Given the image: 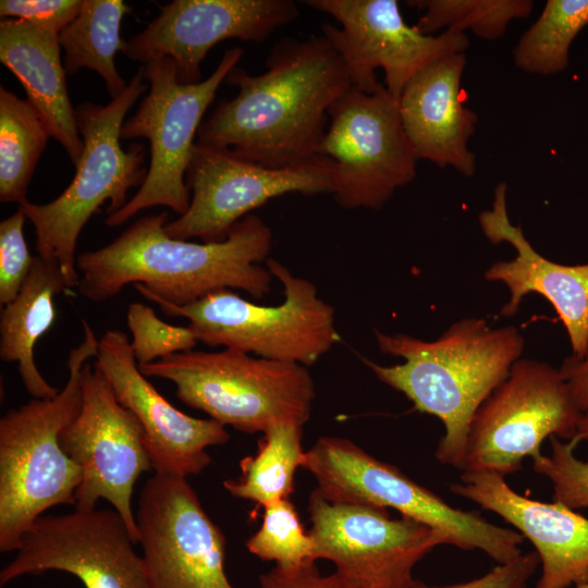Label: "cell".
Wrapping results in <instances>:
<instances>
[{"label":"cell","mask_w":588,"mask_h":588,"mask_svg":"<svg viewBox=\"0 0 588 588\" xmlns=\"http://www.w3.org/2000/svg\"><path fill=\"white\" fill-rule=\"evenodd\" d=\"M266 65L259 75L236 66L228 74L238 93L200 124L197 142L272 169L316 159L329 110L352 87L342 57L323 35L283 38Z\"/></svg>","instance_id":"6da1fadb"},{"label":"cell","mask_w":588,"mask_h":588,"mask_svg":"<svg viewBox=\"0 0 588 588\" xmlns=\"http://www.w3.org/2000/svg\"><path fill=\"white\" fill-rule=\"evenodd\" d=\"M169 213L145 216L110 244L76 258L78 293L95 303L133 284L156 304L188 305L221 289H237L254 298L270 293L272 274L259 265L272 245L270 228L248 215L217 243L170 237Z\"/></svg>","instance_id":"7a4b0ae2"},{"label":"cell","mask_w":588,"mask_h":588,"mask_svg":"<svg viewBox=\"0 0 588 588\" xmlns=\"http://www.w3.org/2000/svg\"><path fill=\"white\" fill-rule=\"evenodd\" d=\"M375 336L383 354L404 362L382 366L365 359V364L381 382L402 392L416 411L441 420L444 434L436 458L462 470L471 419L520 358L524 336L513 326L492 328L475 317L455 321L434 341L379 330Z\"/></svg>","instance_id":"3957f363"},{"label":"cell","mask_w":588,"mask_h":588,"mask_svg":"<svg viewBox=\"0 0 588 588\" xmlns=\"http://www.w3.org/2000/svg\"><path fill=\"white\" fill-rule=\"evenodd\" d=\"M84 340L71 350L69 379L52 399H33L0 419V551H17L23 536L48 509L75 505L82 470L59 436L79 413L82 369L96 357L98 339L83 320Z\"/></svg>","instance_id":"277c9868"},{"label":"cell","mask_w":588,"mask_h":588,"mask_svg":"<svg viewBox=\"0 0 588 588\" xmlns=\"http://www.w3.org/2000/svg\"><path fill=\"white\" fill-rule=\"evenodd\" d=\"M145 81L140 66L126 89L108 105L83 102L76 107L84 149L73 181L48 204L26 201L19 207L35 226L38 256L59 264L69 289L79 282L75 250L84 225L106 200H110L108 215L121 209L127 192L142 186L147 176L146 147L133 143L124 150L120 146L124 118L146 91Z\"/></svg>","instance_id":"5b68a950"},{"label":"cell","mask_w":588,"mask_h":588,"mask_svg":"<svg viewBox=\"0 0 588 588\" xmlns=\"http://www.w3.org/2000/svg\"><path fill=\"white\" fill-rule=\"evenodd\" d=\"M138 368L146 377L173 382L186 405L247 433L277 422L303 426L315 400L307 367L232 348L180 352Z\"/></svg>","instance_id":"8992f818"},{"label":"cell","mask_w":588,"mask_h":588,"mask_svg":"<svg viewBox=\"0 0 588 588\" xmlns=\"http://www.w3.org/2000/svg\"><path fill=\"white\" fill-rule=\"evenodd\" d=\"M301 467L316 478L317 489L331 502L396 510L440 531L449 544L480 550L498 564L522 554L525 538L515 529L492 524L476 511L453 507L347 439L321 437L304 453Z\"/></svg>","instance_id":"52a82bcc"},{"label":"cell","mask_w":588,"mask_h":588,"mask_svg":"<svg viewBox=\"0 0 588 588\" xmlns=\"http://www.w3.org/2000/svg\"><path fill=\"white\" fill-rule=\"evenodd\" d=\"M266 265L283 286L280 305H257L231 289L213 291L185 306L158 305L169 317L187 318L196 340L209 346L311 366L340 340L334 309L318 297L309 280L294 275L275 259L268 258Z\"/></svg>","instance_id":"ba28073f"},{"label":"cell","mask_w":588,"mask_h":588,"mask_svg":"<svg viewBox=\"0 0 588 588\" xmlns=\"http://www.w3.org/2000/svg\"><path fill=\"white\" fill-rule=\"evenodd\" d=\"M243 57L240 47L228 49L216 70L205 81L182 84L175 61L166 57L143 65L150 90L135 114L123 123L121 138L144 137L150 144V164L137 193L105 223L119 226L139 211L166 206L180 216L191 204L185 176L195 136L207 108L228 74Z\"/></svg>","instance_id":"9c48e42d"},{"label":"cell","mask_w":588,"mask_h":588,"mask_svg":"<svg viewBox=\"0 0 588 588\" xmlns=\"http://www.w3.org/2000/svg\"><path fill=\"white\" fill-rule=\"evenodd\" d=\"M581 413L559 369L519 358L475 413L462 471L511 475L547 438H575Z\"/></svg>","instance_id":"30bf717a"},{"label":"cell","mask_w":588,"mask_h":588,"mask_svg":"<svg viewBox=\"0 0 588 588\" xmlns=\"http://www.w3.org/2000/svg\"><path fill=\"white\" fill-rule=\"evenodd\" d=\"M318 155L333 162L332 195L345 209L380 210L419 160L383 84L370 94L352 86L332 105Z\"/></svg>","instance_id":"8fae6325"},{"label":"cell","mask_w":588,"mask_h":588,"mask_svg":"<svg viewBox=\"0 0 588 588\" xmlns=\"http://www.w3.org/2000/svg\"><path fill=\"white\" fill-rule=\"evenodd\" d=\"M314 559L332 562L347 588H408L415 565L448 538L388 509L331 502L315 489L308 501Z\"/></svg>","instance_id":"7c38bea8"},{"label":"cell","mask_w":588,"mask_h":588,"mask_svg":"<svg viewBox=\"0 0 588 588\" xmlns=\"http://www.w3.org/2000/svg\"><path fill=\"white\" fill-rule=\"evenodd\" d=\"M185 182L192 192L189 207L166 223L167 234L217 243L250 211L274 197L332 194L333 162L319 156L299 166L272 169L240 158L229 148L196 142Z\"/></svg>","instance_id":"4fadbf2b"},{"label":"cell","mask_w":588,"mask_h":588,"mask_svg":"<svg viewBox=\"0 0 588 588\" xmlns=\"http://www.w3.org/2000/svg\"><path fill=\"white\" fill-rule=\"evenodd\" d=\"M59 441L82 470L74 507L94 510L97 501L105 499L137 543L133 490L139 476L152 469L143 429L134 414L117 401L105 376L88 363L82 369L79 413L62 429Z\"/></svg>","instance_id":"5bb4252c"},{"label":"cell","mask_w":588,"mask_h":588,"mask_svg":"<svg viewBox=\"0 0 588 588\" xmlns=\"http://www.w3.org/2000/svg\"><path fill=\"white\" fill-rule=\"evenodd\" d=\"M304 3L331 15L341 27L324 23L326 36L342 57L352 86L376 91V70L384 72L387 90L399 99L407 82L432 61L463 53L469 46L465 33L445 30L424 35L404 21L395 0H306Z\"/></svg>","instance_id":"9a60e30c"},{"label":"cell","mask_w":588,"mask_h":588,"mask_svg":"<svg viewBox=\"0 0 588 588\" xmlns=\"http://www.w3.org/2000/svg\"><path fill=\"white\" fill-rule=\"evenodd\" d=\"M150 588H235L225 537L184 477L154 474L135 513Z\"/></svg>","instance_id":"2e32d148"},{"label":"cell","mask_w":588,"mask_h":588,"mask_svg":"<svg viewBox=\"0 0 588 588\" xmlns=\"http://www.w3.org/2000/svg\"><path fill=\"white\" fill-rule=\"evenodd\" d=\"M134 544L114 509L42 515L23 536L15 558L1 569L0 585L24 575L60 571L76 576L85 588H150L144 559Z\"/></svg>","instance_id":"e0dca14e"},{"label":"cell","mask_w":588,"mask_h":588,"mask_svg":"<svg viewBox=\"0 0 588 588\" xmlns=\"http://www.w3.org/2000/svg\"><path fill=\"white\" fill-rule=\"evenodd\" d=\"M159 9L123 53L145 64L172 58L182 84L200 82V63L218 42H262L299 14L292 0H174Z\"/></svg>","instance_id":"ac0fdd59"},{"label":"cell","mask_w":588,"mask_h":588,"mask_svg":"<svg viewBox=\"0 0 588 588\" xmlns=\"http://www.w3.org/2000/svg\"><path fill=\"white\" fill-rule=\"evenodd\" d=\"M94 367L117 401L137 418L155 474L186 478L210 463L207 449L225 444L230 434L215 419L188 416L169 403L138 368L126 334L107 330L98 341Z\"/></svg>","instance_id":"d6986e66"},{"label":"cell","mask_w":588,"mask_h":588,"mask_svg":"<svg viewBox=\"0 0 588 588\" xmlns=\"http://www.w3.org/2000/svg\"><path fill=\"white\" fill-rule=\"evenodd\" d=\"M451 492L491 511L536 549L541 575L536 588H572L588 581V518L559 502H542L513 490L505 477L463 471Z\"/></svg>","instance_id":"ffe728a7"},{"label":"cell","mask_w":588,"mask_h":588,"mask_svg":"<svg viewBox=\"0 0 588 588\" xmlns=\"http://www.w3.org/2000/svg\"><path fill=\"white\" fill-rule=\"evenodd\" d=\"M506 192V183H499L494 188L492 208L478 216L481 231L489 242L510 243L517 253L514 259L497 261L485 272L487 281L501 282L509 289L510 298L500 315L512 317L526 295H542L553 306L566 330L571 355L580 357L588 341V262L563 265L540 255L520 226L511 223Z\"/></svg>","instance_id":"44dd1931"},{"label":"cell","mask_w":588,"mask_h":588,"mask_svg":"<svg viewBox=\"0 0 588 588\" xmlns=\"http://www.w3.org/2000/svg\"><path fill=\"white\" fill-rule=\"evenodd\" d=\"M465 53L439 58L417 72L399 97L406 135L418 157L440 168L452 167L465 176L476 171V156L468 148L478 122L463 103L461 82Z\"/></svg>","instance_id":"7402d4cb"},{"label":"cell","mask_w":588,"mask_h":588,"mask_svg":"<svg viewBox=\"0 0 588 588\" xmlns=\"http://www.w3.org/2000/svg\"><path fill=\"white\" fill-rule=\"evenodd\" d=\"M59 34L23 20L0 23V61L20 81L27 100L76 167L84 149L72 107Z\"/></svg>","instance_id":"603a6c76"},{"label":"cell","mask_w":588,"mask_h":588,"mask_svg":"<svg viewBox=\"0 0 588 588\" xmlns=\"http://www.w3.org/2000/svg\"><path fill=\"white\" fill-rule=\"evenodd\" d=\"M66 289L59 264L36 256L17 296L2 307L0 358L19 364L22 382L33 399H52L59 393L36 367L34 346L56 319L54 296Z\"/></svg>","instance_id":"cb8c5ba5"},{"label":"cell","mask_w":588,"mask_h":588,"mask_svg":"<svg viewBox=\"0 0 588 588\" xmlns=\"http://www.w3.org/2000/svg\"><path fill=\"white\" fill-rule=\"evenodd\" d=\"M131 11L122 0H83L77 16L59 33L66 74L74 75L83 68L96 71L105 79L111 99L127 87L114 57L125 49L120 26Z\"/></svg>","instance_id":"d4e9b609"},{"label":"cell","mask_w":588,"mask_h":588,"mask_svg":"<svg viewBox=\"0 0 588 588\" xmlns=\"http://www.w3.org/2000/svg\"><path fill=\"white\" fill-rule=\"evenodd\" d=\"M302 428L293 422H277L264 431L256 455L241 460L240 476L223 481L229 493L262 507L289 499L294 492L295 471L305 453Z\"/></svg>","instance_id":"484cf974"},{"label":"cell","mask_w":588,"mask_h":588,"mask_svg":"<svg viewBox=\"0 0 588 588\" xmlns=\"http://www.w3.org/2000/svg\"><path fill=\"white\" fill-rule=\"evenodd\" d=\"M51 137L27 99L0 86V200L28 201L27 187Z\"/></svg>","instance_id":"4316f807"},{"label":"cell","mask_w":588,"mask_h":588,"mask_svg":"<svg viewBox=\"0 0 588 588\" xmlns=\"http://www.w3.org/2000/svg\"><path fill=\"white\" fill-rule=\"evenodd\" d=\"M586 26L588 0H548L513 49L514 63L536 75L563 72L569 63V48Z\"/></svg>","instance_id":"83f0119b"},{"label":"cell","mask_w":588,"mask_h":588,"mask_svg":"<svg viewBox=\"0 0 588 588\" xmlns=\"http://www.w3.org/2000/svg\"><path fill=\"white\" fill-rule=\"evenodd\" d=\"M422 13L415 27L432 36L441 29L465 33L469 29L486 40L504 35L509 24L527 17L534 8L530 0H415L407 2Z\"/></svg>","instance_id":"f1b7e54d"},{"label":"cell","mask_w":588,"mask_h":588,"mask_svg":"<svg viewBox=\"0 0 588 588\" xmlns=\"http://www.w3.org/2000/svg\"><path fill=\"white\" fill-rule=\"evenodd\" d=\"M248 551L281 568H294L314 560V542L289 499L264 506L262 524L246 541Z\"/></svg>","instance_id":"f546056e"},{"label":"cell","mask_w":588,"mask_h":588,"mask_svg":"<svg viewBox=\"0 0 588 588\" xmlns=\"http://www.w3.org/2000/svg\"><path fill=\"white\" fill-rule=\"evenodd\" d=\"M550 442V455L531 457L534 470L552 483L554 502L572 510L588 509V461L575 453L579 439L551 437Z\"/></svg>","instance_id":"4dcf8cb0"},{"label":"cell","mask_w":588,"mask_h":588,"mask_svg":"<svg viewBox=\"0 0 588 588\" xmlns=\"http://www.w3.org/2000/svg\"><path fill=\"white\" fill-rule=\"evenodd\" d=\"M126 323L132 333L131 346L138 365L192 351L198 342L188 327L164 322L152 308L143 303H132L128 306Z\"/></svg>","instance_id":"1f68e13d"},{"label":"cell","mask_w":588,"mask_h":588,"mask_svg":"<svg viewBox=\"0 0 588 588\" xmlns=\"http://www.w3.org/2000/svg\"><path fill=\"white\" fill-rule=\"evenodd\" d=\"M26 216L20 209L0 222V304L5 306L19 294L34 257L24 237Z\"/></svg>","instance_id":"d6a6232c"},{"label":"cell","mask_w":588,"mask_h":588,"mask_svg":"<svg viewBox=\"0 0 588 588\" xmlns=\"http://www.w3.org/2000/svg\"><path fill=\"white\" fill-rule=\"evenodd\" d=\"M82 0H1V17L23 20L60 33L79 13Z\"/></svg>","instance_id":"836d02e7"},{"label":"cell","mask_w":588,"mask_h":588,"mask_svg":"<svg viewBox=\"0 0 588 588\" xmlns=\"http://www.w3.org/2000/svg\"><path fill=\"white\" fill-rule=\"evenodd\" d=\"M540 564L536 552L522 553L514 560L498 564L485 575L464 583L429 586L415 579L408 588H526Z\"/></svg>","instance_id":"e575fe53"},{"label":"cell","mask_w":588,"mask_h":588,"mask_svg":"<svg viewBox=\"0 0 588 588\" xmlns=\"http://www.w3.org/2000/svg\"><path fill=\"white\" fill-rule=\"evenodd\" d=\"M259 583L260 588H347L335 572L321 575L314 560L294 568L274 566L260 575Z\"/></svg>","instance_id":"d590c367"},{"label":"cell","mask_w":588,"mask_h":588,"mask_svg":"<svg viewBox=\"0 0 588 588\" xmlns=\"http://www.w3.org/2000/svg\"><path fill=\"white\" fill-rule=\"evenodd\" d=\"M559 370L568 383L579 407L584 411L588 405V341L583 356L569 355L565 357Z\"/></svg>","instance_id":"8d00e7d4"},{"label":"cell","mask_w":588,"mask_h":588,"mask_svg":"<svg viewBox=\"0 0 588 588\" xmlns=\"http://www.w3.org/2000/svg\"><path fill=\"white\" fill-rule=\"evenodd\" d=\"M576 437L580 442L588 444V405L581 413Z\"/></svg>","instance_id":"74e56055"},{"label":"cell","mask_w":588,"mask_h":588,"mask_svg":"<svg viewBox=\"0 0 588 588\" xmlns=\"http://www.w3.org/2000/svg\"><path fill=\"white\" fill-rule=\"evenodd\" d=\"M572 588H588V581L583 584V585H579V586H576V587H572Z\"/></svg>","instance_id":"f35d334b"}]
</instances>
